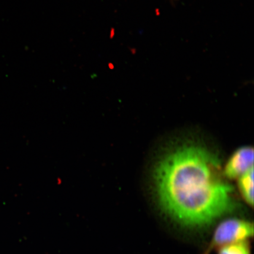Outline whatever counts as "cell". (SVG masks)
Segmentation results:
<instances>
[{"label": "cell", "mask_w": 254, "mask_h": 254, "mask_svg": "<svg viewBox=\"0 0 254 254\" xmlns=\"http://www.w3.org/2000/svg\"><path fill=\"white\" fill-rule=\"evenodd\" d=\"M217 169L211 155L198 146L184 145L171 152L155 173L162 207L189 226L210 224L230 212L232 189L218 179Z\"/></svg>", "instance_id": "1"}, {"label": "cell", "mask_w": 254, "mask_h": 254, "mask_svg": "<svg viewBox=\"0 0 254 254\" xmlns=\"http://www.w3.org/2000/svg\"><path fill=\"white\" fill-rule=\"evenodd\" d=\"M253 234V224L238 219H229L218 225L212 237L209 250L230 244L246 241Z\"/></svg>", "instance_id": "2"}, {"label": "cell", "mask_w": 254, "mask_h": 254, "mask_svg": "<svg viewBox=\"0 0 254 254\" xmlns=\"http://www.w3.org/2000/svg\"><path fill=\"white\" fill-rule=\"evenodd\" d=\"M254 168V149L243 147L232 155L225 167V176L230 179L240 177Z\"/></svg>", "instance_id": "3"}, {"label": "cell", "mask_w": 254, "mask_h": 254, "mask_svg": "<svg viewBox=\"0 0 254 254\" xmlns=\"http://www.w3.org/2000/svg\"><path fill=\"white\" fill-rule=\"evenodd\" d=\"M239 189L241 195L250 205L254 204V168L239 177Z\"/></svg>", "instance_id": "4"}, {"label": "cell", "mask_w": 254, "mask_h": 254, "mask_svg": "<svg viewBox=\"0 0 254 254\" xmlns=\"http://www.w3.org/2000/svg\"><path fill=\"white\" fill-rule=\"evenodd\" d=\"M220 248L218 254H250V246L246 241L230 244Z\"/></svg>", "instance_id": "5"}]
</instances>
